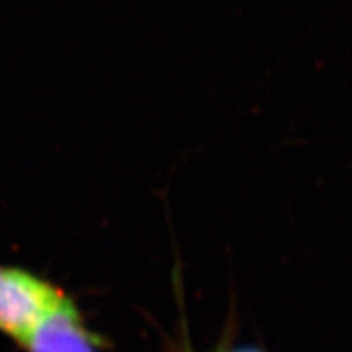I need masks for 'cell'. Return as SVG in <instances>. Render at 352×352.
I'll use <instances>...</instances> for the list:
<instances>
[{"instance_id": "cell-2", "label": "cell", "mask_w": 352, "mask_h": 352, "mask_svg": "<svg viewBox=\"0 0 352 352\" xmlns=\"http://www.w3.org/2000/svg\"><path fill=\"white\" fill-rule=\"evenodd\" d=\"M28 352H95L76 307L64 298L23 342Z\"/></svg>"}, {"instance_id": "cell-3", "label": "cell", "mask_w": 352, "mask_h": 352, "mask_svg": "<svg viewBox=\"0 0 352 352\" xmlns=\"http://www.w3.org/2000/svg\"><path fill=\"white\" fill-rule=\"evenodd\" d=\"M239 352H256V351H239Z\"/></svg>"}, {"instance_id": "cell-1", "label": "cell", "mask_w": 352, "mask_h": 352, "mask_svg": "<svg viewBox=\"0 0 352 352\" xmlns=\"http://www.w3.org/2000/svg\"><path fill=\"white\" fill-rule=\"evenodd\" d=\"M64 298L60 290L32 272L0 266V331L23 346Z\"/></svg>"}]
</instances>
